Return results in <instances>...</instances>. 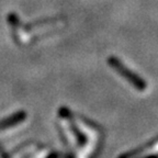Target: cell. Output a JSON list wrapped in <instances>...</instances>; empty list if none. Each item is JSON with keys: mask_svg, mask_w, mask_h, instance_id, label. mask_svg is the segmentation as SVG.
I'll list each match as a JSON object with an SVG mask.
<instances>
[{"mask_svg": "<svg viewBox=\"0 0 158 158\" xmlns=\"http://www.w3.org/2000/svg\"><path fill=\"white\" fill-rule=\"evenodd\" d=\"M158 153V142L157 143H155L153 146H151V147L146 148L145 151H143L142 153L139 154H136V155H134V157H137V156H144V155H148V154H156Z\"/></svg>", "mask_w": 158, "mask_h": 158, "instance_id": "obj_2", "label": "cell"}, {"mask_svg": "<svg viewBox=\"0 0 158 158\" xmlns=\"http://www.w3.org/2000/svg\"><path fill=\"white\" fill-rule=\"evenodd\" d=\"M112 66L115 67L116 69H118V72L120 73V74L122 75V76H124L126 79H127L128 81L131 82V84H133L134 86L136 87V88L138 89V90H144L146 87L145 82L142 80V79L138 78L136 75H134L133 73L128 72V69L125 68V67L123 66V65L121 64V63L118 62V60H116V59H113L111 62Z\"/></svg>", "mask_w": 158, "mask_h": 158, "instance_id": "obj_1", "label": "cell"}]
</instances>
